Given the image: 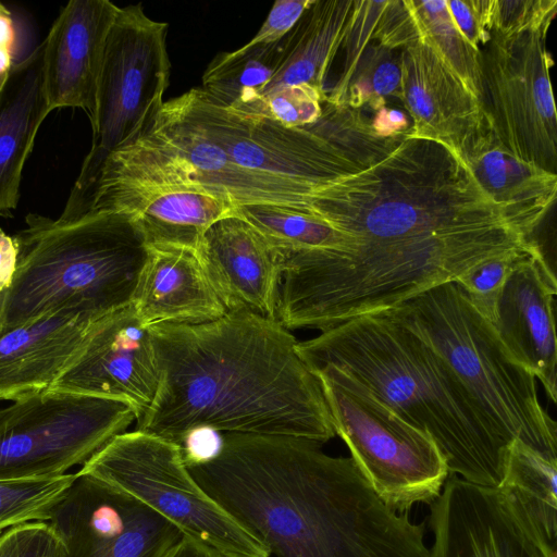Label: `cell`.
<instances>
[{
	"mask_svg": "<svg viewBox=\"0 0 557 557\" xmlns=\"http://www.w3.org/2000/svg\"><path fill=\"white\" fill-rule=\"evenodd\" d=\"M306 208L343 244L282 253L276 320L287 330L324 331L393 309L527 248L461 156L407 134L364 169L322 185Z\"/></svg>",
	"mask_w": 557,
	"mask_h": 557,
	"instance_id": "6da1fadb",
	"label": "cell"
},
{
	"mask_svg": "<svg viewBox=\"0 0 557 557\" xmlns=\"http://www.w3.org/2000/svg\"><path fill=\"white\" fill-rule=\"evenodd\" d=\"M159 372L138 431L180 445L191 429L325 443L336 433L319 379L277 320L246 310L149 325Z\"/></svg>",
	"mask_w": 557,
	"mask_h": 557,
	"instance_id": "7a4b0ae2",
	"label": "cell"
},
{
	"mask_svg": "<svg viewBox=\"0 0 557 557\" xmlns=\"http://www.w3.org/2000/svg\"><path fill=\"white\" fill-rule=\"evenodd\" d=\"M198 484L277 557H407L401 515L351 457L282 435L223 433L212 460L187 467Z\"/></svg>",
	"mask_w": 557,
	"mask_h": 557,
	"instance_id": "3957f363",
	"label": "cell"
},
{
	"mask_svg": "<svg viewBox=\"0 0 557 557\" xmlns=\"http://www.w3.org/2000/svg\"><path fill=\"white\" fill-rule=\"evenodd\" d=\"M296 350L309 369L335 367L429 433L453 474L500 485L509 447L446 360L397 319L385 312L357 317L297 342Z\"/></svg>",
	"mask_w": 557,
	"mask_h": 557,
	"instance_id": "277c9868",
	"label": "cell"
},
{
	"mask_svg": "<svg viewBox=\"0 0 557 557\" xmlns=\"http://www.w3.org/2000/svg\"><path fill=\"white\" fill-rule=\"evenodd\" d=\"M15 237L16 271L0 298V332L48 312L102 318L133 302L148 246L125 211L71 222L30 214Z\"/></svg>",
	"mask_w": 557,
	"mask_h": 557,
	"instance_id": "5b68a950",
	"label": "cell"
},
{
	"mask_svg": "<svg viewBox=\"0 0 557 557\" xmlns=\"http://www.w3.org/2000/svg\"><path fill=\"white\" fill-rule=\"evenodd\" d=\"M428 342L449 364L498 438L557 460V424L542 407L535 376L507 352L456 282L383 311Z\"/></svg>",
	"mask_w": 557,
	"mask_h": 557,
	"instance_id": "8992f818",
	"label": "cell"
},
{
	"mask_svg": "<svg viewBox=\"0 0 557 557\" xmlns=\"http://www.w3.org/2000/svg\"><path fill=\"white\" fill-rule=\"evenodd\" d=\"M172 100L238 165L312 187L364 169L404 137L381 136L361 110L327 100L315 123L295 128L228 111L201 88Z\"/></svg>",
	"mask_w": 557,
	"mask_h": 557,
	"instance_id": "52a82bcc",
	"label": "cell"
},
{
	"mask_svg": "<svg viewBox=\"0 0 557 557\" xmlns=\"http://www.w3.org/2000/svg\"><path fill=\"white\" fill-rule=\"evenodd\" d=\"M310 371L321 383L336 435L376 495L397 512L417 503L431 505L449 473L433 437L335 367Z\"/></svg>",
	"mask_w": 557,
	"mask_h": 557,
	"instance_id": "ba28073f",
	"label": "cell"
},
{
	"mask_svg": "<svg viewBox=\"0 0 557 557\" xmlns=\"http://www.w3.org/2000/svg\"><path fill=\"white\" fill-rule=\"evenodd\" d=\"M76 474L135 498L223 557H270L265 546L198 484L174 442L138 430L123 432Z\"/></svg>",
	"mask_w": 557,
	"mask_h": 557,
	"instance_id": "9c48e42d",
	"label": "cell"
},
{
	"mask_svg": "<svg viewBox=\"0 0 557 557\" xmlns=\"http://www.w3.org/2000/svg\"><path fill=\"white\" fill-rule=\"evenodd\" d=\"M168 28L140 3L119 8L99 77L91 149L66 205L86 194L109 153L136 143L153 125L170 82Z\"/></svg>",
	"mask_w": 557,
	"mask_h": 557,
	"instance_id": "30bf717a",
	"label": "cell"
},
{
	"mask_svg": "<svg viewBox=\"0 0 557 557\" xmlns=\"http://www.w3.org/2000/svg\"><path fill=\"white\" fill-rule=\"evenodd\" d=\"M137 420L128 401L45 389L0 409V479L42 478L84 465Z\"/></svg>",
	"mask_w": 557,
	"mask_h": 557,
	"instance_id": "8fae6325",
	"label": "cell"
},
{
	"mask_svg": "<svg viewBox=\"0 0 557 557\" xmlns=\"http://www.w3.org/2000/svg\"><path fill=\"white\" fill-rule=\"evenodd\" d=\"M549 27L498 37L481 50V108L508 153L556 174L557 119L546 49Z\"/></svg>",
	"mask_w": 557,
	"mask_h": 557,
	"instance_id": "7c38bea8",
	"label": "cell"
},
{
	"mask_svg": "<svg viewBox=\"0 0 557 557\" xmlns=\"http://www.w3.org/2000/svg\"><path fill=\"white\" fill-rule=\"evenodd\" d=\"M119 151L146 184L197 185L227 195L238 206L307 207L319 188L238 165L173 100L163 102L140 139Z\"/></svg>",
	"mask_w": 557,
	"mask_h": 557,
	"instance_id": "4fadbf2b",
	"label": "cell"
},
{
	"mask_svg": "<svg viewBox=\"0 0 557 557\" xmlns=\"http://www.w3.org/2000/svg\"><path fill=\"white\" fill-rule=\"evenodd\" d=\"M64 557H166L183 533L135 498L77 475L48 512Z\"/></svg>",
	"mask_w": 557,
	"mask_h": 557,
	"instance_id": "5bb4252c",
	"label": "cell"
},
{
	"mask_svg": "<svg viewBox=\"0 0 557 557\" xmlns=\"http://www.w3.org/2000/svg\"><path fill=\"white\" fill-rule=\"evenodd\" d=\"M158 383L149 327L131 304L91 325L48 389L128 401L138 420L152 403Z\"/></svg>",
	"mask_w": 557,
	"mask_h": 557,
	"instance_id": "9a60e30c",
	"label": "cell"
},
{
	"mask_svg": "<svg viewBox=\"0 0 557 557\" xmlns=\"http://www.w3.org/2000/svg\"><path fill=\"white\" fill-rule=\"evenodd\" d=\"M430 557H556L497 487L454 474L431 504Z\"/></svg>",
	"mask_w": 557,
	"mask_h": 557,
	"instance_id": "2e32d148",
	"label": "cell"
},
{
	"mask_svg": "<svg viewBox=\"0 0 557 557\" xmlns=\"http://www.w3.org/2000/svg\"><path fill=\"white\" fill-rule=\"evenodd\" d=\"M400 72L399 99L412 120L408 136L436 140L462 157L490 131L479 100L425 39L401 50Z\"/></svg>",
	"mask_w": 557,
	"mask_h": 557,
	"instance_id": "e0dca14e",
	"label": "cell"
},
{
	"mask_svg": "<svg viewBox=\"0 0 557 557\" xmlns=\"http://www.w3.org/2000/svg\"><path fill=\"white\" fill-rule=\"evenodd\" d=\"M117 11L108 0H73L62 9L42 42L51 110L81 108L94 122L107 39Z\"/></svg>",
	"mask_w": 557,
	"mask_h": 557,
	"instance_id": "ac0fdd59",
	"label": "cell"
},
{
	"mask_svg": "<svg viewBox=\"0 0 557 557\" xmlns=\"http://www.w3.org/2000/svg\"><path fill=\"white\" fill-rule=\"evenodd\" d=\"M197 252L226 311L276 320L282 255L250 223L239 214L215 222Z\"/></svg>",
	"mask_w": 557,
	"mask_h": 557,
	"instance_id": "d6986e66",
	"label": "cell"
},
{
	"mask_svg": "<svg viewBox=\"0 0 557 557\" xmlns=\"http://www.w3.org/2000/svg\"><path fill=\"white\" fill-rule=\"evenodd\" d=\"M556 294L527 252L508 275L490 322L510 357L541 381L553 403L557 398Z\"/></svg>",
	"mask_w": 557,
	"mask_h": 557,
	"instance_id": "ffe728a7",
	"label": "cell"
},
{
	"mask_svg": "<svg viewBox=\"0 0 557 557\" xmlns=\"http://www.w3.org/2000/svg\"><path fill=\"white\" fill-rule=\"evenodd\" d=\"M238 205L227 195L197 185H166L121 189L103 194L88 214L125 211L147 246H176L198 250L215 222L237 215Z\"/></svg>",
	"mask_w": 557,
	"mask_h": 557,
	"instance_id": "44dd1931",
	"label": "cell"
},
{
	"mask_svg": "<svg viewBox=\"0 0 557 557\" xmlns=\"http://www.w3.org/2000/svg\"><path fill=\"white\" fill-rule=\"evenodd\" d=\"M99 319L63 309L0 332V400L48 389Z\"/></svg>",
	"mask_w": 557,
	"mask_h": 557,
	"instance_id": "7402d4cb",
	"label": "cell"
},
{
	"mask_svg": "<svg viewBox=\"0 0 557 557\" xmlns=\"http://www.w3.org/2000/svg\"><path fill=\"white\" fill-rule=\"evenodd\" d=\"M132 305L146 326L198 324L226 313L197 250L176 246H148Z\"/></svg>",
	"mask_w": 557,
	"mask_h": 557,
	"instance_id": "603a6c76",
	"label": "cell"
},
{
	"mask_svg": "<svg viewBox=\"0 0 557 557\" xmlns=\"http://www.w3.org/2000/svg\"><path fill=\"white\" fill-rule=\"evenodd\" d=\"M44 85V44L12 63L0 90V214L18 201L22 171L37 132L51 112Z\"/></svg>",
	"mask_w": 557,
	"mask_h": 557,
	"instance_id": "cb8c5ba5",
	"label": "cell"
},
{
	"mask_svg": "<svg viewBox=\"0 0 557 557\" xmlns=\"http://www.w3.org/2000/svg\"><path fill=\"white\" fill-rule=\"evenodd\" d=\"M462 158L482 189L525 238L542 224L556 199L555 173L506 152L490 131L478 136Z\"/></svg>",
	"mask_w": 557,
	"mask_h": 557,
	"instance_id": "d4e9b609",
	"label": "cell"
},
{
	"mask_svg": "<svg viewBox=\"0 0 557 557\" xmlns=\"http://www.w3.org/2000/svg\"><path fill=\"white\" fill-rule=\"evenodd\" d=\"M354 9V0H312L281 40L280 65L262 95L299 84L324 92L326 74L344 44Z\"/></svg>",
	"mask_w": 557,
	"mask_h": 557,
	"instance_id": "484cf974",
	"label": "cell"
},
{
	"mask_svg": "<svg viewBox=\"0 0 557 557\" xmlns=\"http://www.w3.org/2000/svg\"><path fill=\"white\" fill-rule=\"evenodd\" d=\"M497 488L556 553L557 460H550L516 440L509 447Z\"/></svg>",
	"mask_w": 557,
	"mask_h": 557,
	"instance_id": "4316f807",
	"label": "cell"
},
{
	"mask_svg": "<svg viewBox=\"0 0 557 557\" xmlns=\"http://www.w3.org/2000/svg\"><path fill=\"white\" fill-rule=\"evenodd\" d=\"M281 58V41L246 44L232 52H221L207 66L201 90L215 104L246 115L271 82Z\"/></svg>",
	"mask_w": 557,
	"mask_h": 557,
	"instance_id": "83f0119b",
	"label": "cell"
},
{
	"mask_svg": "<svg viewBox=\"0 0 557 557\" xmlns=\"http://www.w3.org/2000/svg\"><path fill=\"white\" fill-rule=\"evenodd\" d=\"M237 212L281 253L331 250L343 243L341 233L306 207L239 205Z\"/></svg>",
	"mask_w": 557,
	"mask_h": 557,
	"instance_id": "f1b7e54d",
	"label": "cell"
},
{
	"mask_svg": "<svg viewBox=\"0 0 557 557\" xmlns=\"http://www.w3.org/2000/svg\"><path fill=\"white\" fill-rule=\"evenodd\" d=\"M420 38L425 39L480 102L481 50L453 22L446 0H406ZM481 104V103H480Z\"/></svg>",
	"mask_w": 557,
	"mask_h": 557,
	"instance_id": "f546056e",
	"label": "cell"
},
{
	"mask_svg": "<svg viewBox=\"0 0 557 557\" xmlns=\"http://www.w3.org/2000/svg\"><path fill=\"white\" fill-rule=\"evenodd\" d=\"M76 473L0 479V534L5 529L47 521L49 510L76 480Z\"/></svg>",
	"mask_w": 557,
	"mask_h": 557,
	"instance_id": "4dcf8cb0",
	"label": "cell"
},
{
	"mask_svg": "<svg viewBox=\"0 0 557 557\" xmlns=\"http://www.w3.org/2000/svg\"><path fill=\"white\" fill-rule=\"evenodd\" d=\"M400 54L375 45L364 50L345 89L342 103L361 110L363 106L379 111L386 99L400 96Z\"/></svg>",
	"mask_w": 557,
	"mask_h": 557,
	"instance_id": "1f68e13d",
	"label": "cell"
},
{
	"mask_svg": "<svg viewBox=\"0 0 557 557\" xmlns=\"http://www.w3.org/2000/svg\"><path fill=\"white\" fill-rule=\"evenodd\" d=\"M324 99L322 90L308 84L281 86L263 94L243 116L267 117L285 127H304L320 119Z\"/></svg>",
	"mask_w": 557,
	"mask_h": 557,
	"instance_id": "d6a6232c",
	"label": "cell"
},
{
	"mask_svg": "<svg viewBox=\"0 0 557 557\" xmlns=\"http://www.w3.org/2000/svg\"><path fill=\"white\" fill-rule=\"evenodd\" d=\"M527 252H530L528 248L490 258L455 281L475 310L488 322L493 319L498 295L508 275Z\"/></svg>",
	"mask_w": 557,
	"mask_h": 557,
	"instance_id": "836d02e7",
	"label": "cell"
},
{
	"mask_svg": "<svg viewBox=\"0 0 557 557\" xmlns=\"http://www.w3.org/2000/svg\"><path fill=\"white\" fill-rule=\"evenodd\" d=\"M556 11V0H493L491 34L511 37L549 27Z\"/></svg>",
	"mask_w": 557,
	"mask_h": 557,
	"instance_id": "e575fe53",
	"label": "cell"
},
{
	"mask_svg": "<svg viewBox=\"0 0 557 557\" xmlns=\"http://www.w3.org/2000/svg\"><path fill=\"white\" fill-rule=\"evenodd\" d=\"M65 545L47 521H30L0 535V557H64Z\"/></svg>",
	"mask_w": 557,
	"mask_h": 557,
	"instance_id": "d590c367",
	"label": "cell"
},
{
	"mask_svg": "<svg viewBox=\"0 0 557 557\" xmlns=\"http://www.w3.org/2000/svg\"><path fill=\"white\" fill-rule=\"evenodd\" d=\"M449 15L473 48L491 40L493 0H446Z\"/></svg>",
	"mask_w": 557,
	"mask_h": 557,
	"instance_id": "8d00e7d4",
	"label": "cell"
},
{
	"mask_svg": "<svg viewBox=\"0 0 557 557\" xmlns=\"http://www.w3.org/2000/svg\"><path fill=\"white\" fill-rule=\"evenodd\" d=\"M311 1H275L265 21L248 45H273L280 42L292 30Z\"/></svg>",
	"mask_w": 557,
	"mask_h": 557,
	"instance_id": "74e56055",
	"label": "cell"
},
{
	"mask_svg": "<svg viewBox=\"0 0 557 557\" xmlns=\"http://www.w3.org/2000/svg\"><path fill=\"white\" fill-rule=\"evenodd\" d=\"M180 446L187 467L205 463L221 451L223 433L209 426H198L183 436Z\"/></svg>",
	"mask_w": 557,
	"mask_h": 557,
	"instance_id": "f35d334b",
	"label": "cell"
},
{
	"mask_svg": "<svg viewBox=\"0 0 557 557\" xmlns=\"http://www.w3.org/2000/svg\"><path fill=\"white\" fill-rule=\"evenodd\" d=\"M18 248L14 237L0 230V294L5 293L14 278Z\"/></svg>",
	"mask_w": 557,
	"mask_h": 557,
	"instance_id": "ab89813d",
	"label": "cell"
},
{
	"mask_svg": "<svg viewBox=\"0 0 557 557\" xmlns=\"http://www.w3.org/2000/svg\"><path fill=\"white\" fill-rule=\"evenodd\" d=\"M166 557H223L209 546L183 535Z\"/></svg>",
	"mask_w": 557,
	"mask_h": 557,
	"instance_id": "60d3db41",
	"label": "cell"
},
{
	"mask_svg": "<svg viewBox=\"0 0 557 557\" xmlns=\"http://www.w3.org/2000/svg\"><path fill=\"white\" fill-rule=\"evenodd\" d=\"M12 38L10 12L0 3V47L9 48Z\"/></svg>",
	"mask_w": 557,
	"mask_h": 557,
	"instance_id": "b9f144b4",
	"label": "cell"
},
{
	"mask_svg": "<svg viewBox=\"0 0 557 557\" xmlns=\"http://www.w3.org/2000/svg\"><path fill=\"white\" fill-rule=\"evenodd\" d=\"M9 70H0V90L3 88L4 84L7 83L8 76H9Z\"/></svg>",
	"mask_w": 557,
	"mask_h": 557,
	"instance_id": "7bdbcfd3",
	"label": "cell"
},
{
	"mask_svg": "<svg viewBox=\"0 0 557 557\" xmlns=\"http://www.w3.org/2000/svg\"><path fill=\"white\" fill-rule=\"evenodd\" d=\"M0 298H1V294H0Z\"/></svg>",
	"mask_w": 557,
	"mask_h": 557,
	"instance_id": "ee69618b",
	"label": "cell"
}]
</instances>
